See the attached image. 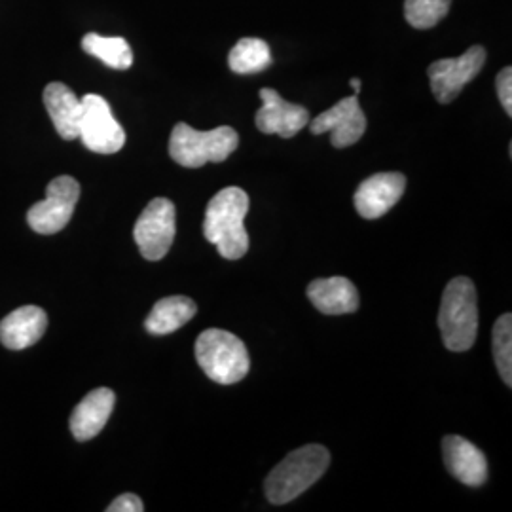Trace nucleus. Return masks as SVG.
<instances>
[{"label":"nucleus","mask_w":512,"mask_h":512,"mask_svg":"<svg viewBox=\"0 0 512 512\" xmlns=\"http://www.w3.org/2000/svg\"><path fill=\"white\" fill-rule=\"evenodd\" d=\"M249 213V196L238 186L220 190L207 205L203 234L209 243L219 249L226 260H239L249 251V236L245 217Z\"/></svg>","instance_id":"f257e3e1"},{"label":"nucleus","mask_w":512,"mask_h":512,"mask_svg":"<svg viewBox=\"0 0 512 512\" xmlns=\"http://www.w3.org/2000/svg\"><path fill=\"white\" fill-rule=\"evenodd\" d=\"M330 454L321 444H306L291 452L266 478V497L274 505H285L304 494L327 473Z\"/></svg>","instance_id":"f03ea898"},{"label":"nucleus","mask_w":512,"mask_h":512,"mask_svg":"<svg viewBox=\"0 0 512 512\" xmlns=\"http://www.w3.org/2000/svg\"><path fill=\"white\" fill-rule=\"evenodd\" d=\"M442 342L450 351H467L473 348L478 332L475 283L459 275L448 283L442 294L439 311Z\"/></svg>","instance_id":"7ed1b4c3"},{"label":"nucleus","mask_w":512,"mask_h":512,"mask_svg":"<svg viewBox=\"0 0 512 512\" xmlns=\"http://www.w3.org/2000/svg\"><path fill=\"white\" fill-rule=\"evenodd\" d=\"M196 359L207 378L220 385L238 384L251 368L245 344L236 334L220 329L205 330L198 336Z\"/></svg>","instance_id":"20e7f679"},{"label":"nucleus","mask_w":512,"mask_h":512,"mask_svg":"<svg viewBox=\"0 0 512 512\" xmlns=\"http://www.w3.org/2000/svg\"><path fill=\"white\" fill-rule=\"evenodd\" d=\"M238 145V131L230 126L198 131L181 122L171 131L169 156L183 167L198 169L209 162H224Z\"/></svg>","instance_id":"39448f33"},{"label":"nucleus","mask_w":512,"mask_h":512,"mask_svg":"<svg viewBox=\"0 0 512 512\" xmlns=\"http://www.w3.org/2000/svg\"><path fill=\"white\" fill-rule=\"evenodd\" d=\"M78 139L97 154H116L126 145V131L114 118L107 99L88 93L82 99Z\"/></svg>","instance_id":"423d86ee"},{"label":"nucleus","mask_w":512,"mask_h":512,"mask_svg":"<svg viewBox=\"0 0 512 512\" xmlns=\"http://www.w3.org/2000/svg\"><path fill=\"white\" fill-rule=\"evenodd\" d=\"M80 198V184L69 175H61L48 184L46 198L35 203L29 213L27 222L37 234H57L69 220L73 219L74 207Z\"/></svg>","instance_id":"0eeeda50"},{"label":"nucleus","mask_w":512,"mask_h":512,"mask_svg":"<svg viewBox=\"0 0 512 512\" xmlns=\"http://www.w3.org/2000/svg\"><path fill=\"white\" fill-rule=\"evenodd\" d=\"M133 238L150 262L162 260L175 239V205L167 198H156L148 203L147 209L135 224Z\"/></svg>","instance_id":"6e6552de"},{"label":"nucleus","mask_w":512,"mask_h":512,"mask_svg":"<svg viewBox=\"0 0 512 512\" xmlns=\"http://www.w3.org/2000/svg\"><path fill=\"white\" fill-rule=\"evenodd\" d=\"M486 63V50L482 46H471L467 52L454 59H439L429 69L431 90L442 105L452 103L461 90L475 80Z\"/></svg>","instance_id":"1a4fd4ad"},{"label":"nucleus","mask_w":512,"mask_h":512,"mask_svg":"<svg viewBox=\"0 0 512 512\" xmlns=\"http://www.w3.org/2000/svg\"><path fill=\"white\" fill-rule=\"evenodd\" d=\"M313 135L332 133V147L346 148L355 145L366 131V116L357 95L338 101L334 107L319 114L310 124Z\"/></svg>","instance_id":"9d476101"},{"label":"nucleus","mask_w":512,"mask_h":512,"mask_svg":"<svg viewBox=\"0 0 512 512\" xmlns=\"http://www.w3.org/2000/svg\"><path fill=\"white\" fill-rule=\"evenodd\" d=\"M262 107L256 112V128L266 135H279L283 139H291L300 129L306 128L310 122V114L302 105L287 103L272 88L260 90Z\"/></svg>","instance_id":"9b49d317"},{"label":"nucleus","mask_w":512,"mask_h":512,"mask_svg":"<svg viewBox=\"0 0 512 512\" xmlns=\"http://www.w3.org/2000/svg\"><path fill=\"white\" fill-rule=\"evenodd\" d=\"M406 177L401 173H376L357 188L353 202L366 220L380 219L403 198Z\"/></svg>","instance_id":"f8f14e48"},{"label":"nucleus","mask_w":512,"mask_h":512,"mask_svg":"<svg viewBox=\"0 0 512 512\" xmlns=\"http://www.w3.org/2000/svg\"><path fill=\"white\" fill-rule=\"evenodd\" d=\"M442 454L448 471L461 484L478 488L488 480V461L486 456L471 444L469 440L450 435L442 440Z\"/></svg>","instance_id":"ddd939ff"},{"label":"nucleus","mask_w":512,"mask_h":512,"mask_svg":"<svg viewBox=\"0 0 512 512\" xmlns=\"http://www.w3.org/2000/svg\"><path fill=\"white\" fill-rule=\"evenodd\" d=\"M116 395L109 387H99L88 393L73 410L71 431L73 437L80 442L97 437L107 425L110 414L114 410Z\"/></svg>","instance_id":"4468645a"},{"label":"nucleus","mask_w":512,"mask_h":512,"mask_svg":"<svg viewBox=\"0 0 512 512\" xmlns=\"http://www.w3.org/2000/svg\"><path fill=\"white\" fill-rule=\"evenodd\" d=\"M48 329V315L38 306H23L0 321V342L8 349L35 346Z\"/></svg>","instance_id":"2eb2a0df"},{"label":"nucleus","mask_w":512,"mask_h":512,"mask_svg":"<svg viewBox=\"0 0 512 512\" xmlns=\"http://www.w3.org/2000/svg\"><path fill=\"white\" fill-rule=\"evenodd\" d=\"M42 97H44L46 110L54 122L55 131L65 141L78 139L82 101L76 97V93L61 82H52L44 88Z\"/></svg>","instance_id":"dca6fc26"},{"label":"nucleus","mask_w":512,"mask_h":512,"mask_svg":"<svg viewBox=\"0 0 512 512\" xmlns=\"http://www.w3.org/2000/svg\"><path fill=\"white\" fill-rule=\"evenodd\" d=\"M311 304L327 315H344L359 308V293L346 277L315 279L308 287Z\"/></svg>","instance_id":"f3484780"},{"label":"nucleus","mask_w":512,"mask_h":512,"mask_svg":"<svg viewBox=\"0 0 512 512\" xmlns=\"http://www.w3.org/2000/svg\"><path fill=\"white\" fill-rule=\"evenodd\" d=\"M196 313H198V306L192 298L169 296L154 304L145 321V327L154 336H165L184 327Z\"/></svg>","instance_id":"a211bd4d"},{"label":"nucleus","mask_w":512,"mask_h":512,"mask_svg":"<svg viewBox=\"0 0 512 512\" xmlns=\"http://www.w3.org/2000/svg\"><path fill=\"white\" fill-rule=\"evenodd\" d=\"M82 50L86 54L101 59L107 67L116 71H128L133 65V52L126 38L101 37V35L90 33L82 38Z\"/></svg>","instance_id":"6ab92c4d"},{"label":"nucleus","mask_w":512,"mask_h":512,"mask_svg":"<svg viewBox=\"0 0 512 512\" xmlns=\"http://www.w3.org/2000/svg\"><path fill=\"white\" fill-rule=\"evenodd\" d=\"M270 65V46L260 38H241L228 55V67L236 74L262 73Z\"/></svg>","instance_id":"aec40b11"},{"label":"nucleus","mask_w":512,"mask_h":512,"mask_svg":"<svg viewBox=\"0 0 512 512\" xmlns=\"http://www.w3.org/2000/svg\"><path fill=\"white\" fill-rule=\"evenodd\" d=\"M452 0H404V18L414 29H431L448 16Z\"/></svg>","instance_id":"412c9836"},{"label":"nucleus","mask_w":512,"mask_h":512,"mask_svg":"<svg viewBox=\"0 0 512 512\" xmlns=\"http://www.w3.org/2000/svg\"><path fill=\"white\" fill-rule=\"evenodd\" d=\"M494 359L499 376L507 387L512 385V315H501L494 325Z\"/></svg>","instance_id":"4be33fe9"},{"label":"nucleus","mask_w":512,"mask_h":512,"mask_svg":"<svg viewBox=\"0 0 512 512\" xmlns=\"http://www.w3.org/2000/svg\"><path fill=\"white\" fill-rule=\"evenodd\" d=\"M497 95H499V101L503 105L505 112L512 116V69L511 67H505L501 73L497 74Z\"/></svg>","instance_id":"5701e85b"},{"label":"nucleus","mask_w":512,"mask_h":512,"mask_svg":"<svg viewBox=\"0 0 512 512\" xmlns=\"http://www.w3.org/2000/svg\"><path fill=\"white\" fill-rule=\"evenodd\" d=\"M109 512H143L145 511V505L141 501V497H137L135 494H124L120 497H116L109 507Z\"/></svg>","instance_id":"b1692460"},{"label":"nucleus","mask_w":512,"mask_h":512,"mask_svg":"<svg viewBox=\"0 0 512 512\" xmlns=\"http://www.w3.org/2000/svg\"><path fill=\"white\" fill-rule=\"evenodd\" d=\"M349 86L355 90V95L361 92V80H359V78H351V80H349Z\"/></svg>","instance_id":"393cba45"}]
</instances>
